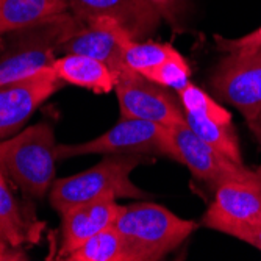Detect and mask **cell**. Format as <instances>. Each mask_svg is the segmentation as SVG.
<instances>
[{
    "mask_svg": "<svg viewBox=\"0 0 261 261\" xmlns=\"http://www.w3.org/2000/svg\"><path fill=\"white\" fill-rule=\"evenodd\" d=\"M85 23L70 11L0 36V85L52 67L60 47Z\"/></svg>",
    "mask_w": 261,
    "mask_h": 261,
    "instance_id": "cell-1",
    "label": "cell"
},
{
    "mask_svg": "<svg viewBox=\"0 0 261 261\" xmlns=\"http://www.w3.org/2000/svg\"><path fill=\"white\" fill-rule=\"evenodd\" d=\"M114 227L122 236L130 261H156L180 247L199 224L161 205L136 202L122 208Z\"/></svg>",
    "mask_w": 261,
    "mask_h": 261,
    "instance_id": "cell-2",
    "label": "cell"
},
{
    "mask_svg": "<svg viewBox=\"0 0 261 261\" xmlns=\"http://www.w3.org/2000/svg\"><path fill=\"white\" fill-rule=\"evenodd\" d=\"M147 158L141 153H113L107 155L92 168L60 180H55L49 200L60 215L70 208L105 197L111 199H142L149 196L138 188L130 174Z\"/></svg>",
    "mask_w": 261,
    "mask_h": 261,
    "instance_id": "cell-3",
    "label": "cell"
},
{
    "mask_svg": "<svg viewBox=\"0 0 261 261\" xmlns=\"http://www.w3.org/2000/svg\"><path fill=\"white\" fill-rule=\"evenodd\" d=\"M57 139L49 122H39L0 141V174L22 193L42 199L55 181Z\"/></svg>",
    "mask_w": 261,
    "mask_h": 261,
    "instance_id": "cell-4",
    "label": "cell"
},
{
    "mask_svg": "<svg viewBox=\"0 0 261 261\" xmlns=\"http://www.w3.org/2000/svg\"><path fill=\"white\" fill-rule=\"evenodd\" d=\"M166 156H169L191 171V174L218 188L228 181H256V171H249L244 164H238L222 155L213 146L206 144L191 128L186 121L168 128Z\"/></svg>",
    "mask_w": 261,
    "mask_h": 261,
    "instance_id": "cell-5",
    "label": "cell"
},
{
    "mask_svg": "<svg viewBox=\"0 0 261 261\" xmlns=\"http://www.w3.org/2000/svg\"><path fill=\"white\" fill-rule=\"evenodd\" d=\"M121 117L160 124L166 128L185 122V111L174 91L132 69L117 74L114 86Z\"/></svg>",
    "mask_w": 261,
    "mask_h": 261,
    "instance_id": "cell-6",
    "label": "cell"
},
{
    "mask_svg": "<svg viewBox=\"0 0 261 261\" xmlns=\"http://www.w3.org/2000/svg\"><path fill=\"white\" fill-rule=\"evenodd\" d=\"M168 142V128L141 119L121 117V121L103 135L80 144H61L57 147L58 160H69L91 153H141L164 155Z\"/></svg>",
    "mask_w": 261,
    "mask_h": 261,
    "instance_id": "cell-7",
    "label": "cell"
},
{
    "mask_svg": "<svg viewBox=\"0 0 261 261\" xmlns=\"http://www.w3.org/2000/svg\"><path fill=\"white\" fill-rule=\"evenodd\" d=\"M213 94L238 110L246 122L261 113V49L247 54H228L210 79Z\"/></svg>",
    "mask_w": 261,
    "mask_h": 261,
    "instance_id": "cell-8",
    "label": "cell"
},
{
    "mask_svg": "<svg viewBox=\"0 0 261 261\" xmlns=\"http://www.w3.org/2000/svg\"><path fill=\"white\" fill-rule=\"evenodd\" d=\"M63 85L64 82L58 79L52 67L0 85V139L17 133L33 113L60 91Z\"/></svg>",
    "mask_w": 261,
    "mask_h": 261,
    "instance_id": "cell-9",
    "label": "cell"
},
{
    "mask_svg": "<svg viewBox=\"0 0 261 261\" xmlns=\"http://www.w3.org/2000/svg\"><path fill=\"white\" fill-rule=\"evenodd\" d=\"M261 222V177L256 181H228L216 188L202 225L233 236L243 227Z\"/></svg>",
    "mask_w": 261,
    "mask_h": 261,
    "instance_id": "cell-10",
    "label": "cell"
},
{
    "mask_svg": "<svg viewBox=\"0 0 261 261\" xmlns=\"http://www.w3.org/2000/svg\"><path fill=\"white\" fill-rule=\"evenodd\" d=\"M69 11L83 23L111 19L136 41H146L163 20L149 0H69Z\"/></svg>",
    "mask_w": 261,
    "mask_h": 261,
    "instance_id": "cell-11",
    "label": "cell"
},
{
    "mask_svg": "<svg viewBox=\"0 0 261 261\" xmlns=\"http://www.w3.org/2000/svg\"><path fill=\"white\" fill-rule=\"evenodd\" d=\"M128 39H133L119 23L111 19L88 22L69 41L60 47V54H79L105 63L113 72L125 69L124 49Z\"/></svg>",
    "mask_w": 261,
    "mask_h": 261,
    "instance_id": "cell-12",
    "label": "cell"
},
{
    "mask_svg": "<svg viewBox=\"0 0 261 261\" xmlns=\"http://www.w3.org/2000/svg\"><path fill=\"white\" fill-rule=\"evenodd\" d=\"M122 208L124 206L117 203L116 199L105 197L61 213V244L58 258L66 259L94 234L113 227Z\"/></svg>",
    "mask_w": 261,
    "mask_h": 261,
    "instance_id": "cell-13",
    "label": "cell"
},
{
    "mask_svg": "<svg viewBox=\"0 0 261 261\" xmlns=\"http://www.w3.org/2000/svg\"><path fill=\"white\" fill-rule=\"evenodd\" d=\"M52 69L64 83L89 89L96 94L114 91L117 74L102 61L79 54H63L57 57Z\"/></svg>",
    "mask_w": 261,
    "mask_h": 261,
    "instance_id": "cell-14",
    "label": "cell"
},
{
    "mask_svg": "<svg viewBox=\"0 0 261 261\" xmlns=\"http://www.w3.org/2000/svg\"><path fill=\"white\" fill-rule=\"evenodd\" d=\"M41 231L42 224L23 213L0 174V238L14 249H22L38 243Z\"/></svg>",
    "mask_w": 261,
    "mask_h": 261,
    "instance_id": "cell-15",
    "label": "cell"
},
{
    "mask_svg": "<svg viewBox=\"0 0 261 261\" xmlns=\"http://www.w3.org/2000/svg\"><path fill=\"white\" fill-rule=\"evenodd\" d=\"M69 11V0H0V36Z\"/></svg>",
    "mask_w": 261,
    "mask_h": 261,
    "instance_id": "cell-16",
    "label": "cell"
},
{
    "mask_svg": "<svg viewBox=\"0 0 261 261\" xmlns=\"http://www.w3.org/2000/svg\"><path fill=\"white\" fill-rule=\"evenodd\" d=\"M185 119H186L188 127L200 139H203L206 144L213 146L222 155L230 158L231 161L243 164L240 141L231 122L228 124L219 122V121L211 119V117L191 114V113H185Z\"/></svg>",
    "mask_w": 261,
    "mask_h": 261,
    "instance_id": "cell-17",
    "label": "cell"
},
{
    "mask_svg": "<svg viewBox=\"0 0 261 261\" xmlns=\"http://www.w3.org/2000/svg\"><path fill=\"white\" fill-rule=\"evenodd\" d=\"M66 259L69 261H130L127 247L116 227H108L94 234L83 246L74 250Z\"/></svg>",
    "mask_w": 261,
    "mask_h": 261,
    "instance_id": "cell-18",
    "label": "cell"
},
{
    "mask_svg": "<svg viewBox=\"0 0 261 261\" xmlns=\"http://www.w3.org/2000/svg\"><path fill=\"white\" fill-rule=\"evenodd\" d=\"M175 52L177 50L169 44L155 42L152 39H128L124 49V66L135 70V72L146 75Z\"/></svg>",
    "mask_w": 261,
    "mask_h": 261,
    "instance_id": "cell-19",
    "label": "cell"
},
{
    "mask_svg": "<svg viewBox=\"0 0 261 261\" xmlns=\"http://www.w3.org/2000/svg\"><path fill=\"white\" fill-rule=\"evenodd\" d=\"M175 94L180 99V103L185 113L211 117V119L219 121V122H227V124L231 122V114L213 99L208 92H205L194 83L189 82Z\"/></svg>",
    "mask_w": 261,
    "mask_h": 261,
    "instance_id": "cell-20",
    "label": "cell"
},
{
    "mask_svg": "<svg viewBox=\"0 0 261 261\" xmlns=\"http://www.w3.org/2000/svg\"><path fill=\"white\" fill-rule=\"evenodd\" d=\"M144 77L177 92L178 89H181L183 86H186L191 82L189 80V77H191V69H189L186 60L178 52H175L172 57H169L164 63L156 66Z\"/></svg>",
    "mask_w": 261,
    "mask_h": 261,
    "instance_id": "cell-21",
    "label": "cell"
},
{
    "mask_svg": "<svg viewBox=\"0 0 261 261\" xmlns=\"http://www.w3.org/2000/svg\"><path fill=\"white\" fill-rule=\"evenodd\" d=\"M216 45L221 52L247 55L258 49H261V27L236 39H227L222 36H216Z\"/></svg>",
    "mask_w": 261,
    "mask_h": 261,
    "instance_id": "cell-22",
    "label": "cell"
},
{
    "mask_svg": "<svg viewBox=\"0 0 261 261\" xmlns=\"http://www.w3.org/2000/svg\"><path fill=\"white\" fill-rule=\"evenodd\" d=\"M149 2L160 13L163 20L168 22L174 30L180 32V22L185 13L186 0H149Z\"/></svg>",
    "mask_w": 261,
    "mask_h": 261,
    "instance_id": "cell-23",
    "label": "cell"
},
{
    "mask_svg": "<svg viewBox=\"0 0 261 261\" xmlns=\"http://www.w3.org/2000/svg\"><path fill=\"white\" fill-rule=\"evenodd\" d=\"M233 238L244 241L249 246H253L255 249H258L261 252V222L240 228L238 231H234Z\"/></svg>",
    "mask_w": 261,
    "mask_h": 261,
    "instance_id": "cell-24",
    "label": "cell"
},
{
    "mask_svg": "<svg viewBox=\"0 0 261 261\" xmlns=\"http://www.w3.org/2000/svg\"><path fill=\"white\" fill-rule=\"evenodd\" d=\"M25 259V253L20 249H14L0 238V261H16Z\"/></svg>",
    "mask_w": 261,
    "mask_h": 261,
    "instance_id": "cell-25",
    "label": "cell"
},
{
    "mask_svg": "<svg viewBox=\"0 0 261 261\" xmlns=\"http://www.w3.org/2000/svg\"><path fill=\"white\" fill-rule=\"evenodd\" d=\"M247 127H249V130L253 133L255 139L258 141V144H259V147H261V113L255 117V119H252V121L247 122Z\"/></svg>",
    "mask_w": 261,
    "mask_h": 261,
    "instance_id": "cell-26",
    "label": "cell"
},
{
    "mask_svg": "<svg viewBox=\"0 0 261 261\" xmlns=\"http://www.w3.org/2000/svg\"><path fill=\"white\" fill-rule=\"evenodd\" d=\"M255 171H256V174H258V175L261 177V166H258V168H256Z\"/></svg>",
    "mask_w": 261,
    "mask_h": 261,
    "instance_id": "cell-27",
    "label": "cell"
}]
</instances>
